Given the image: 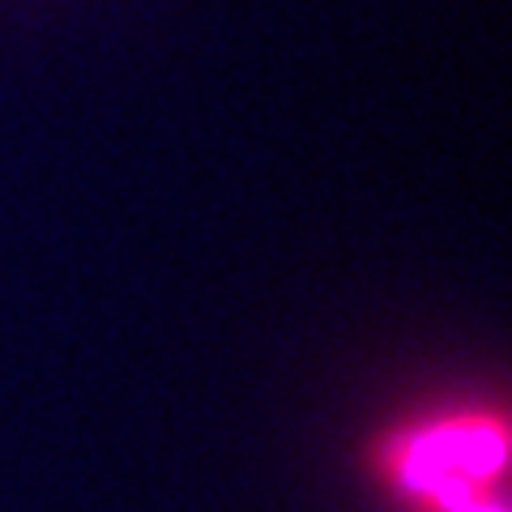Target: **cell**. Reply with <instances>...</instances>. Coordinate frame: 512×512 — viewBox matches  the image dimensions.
Here are the masks:
<instances>
[{"label":"cell","mask_w":512,"mask_h":512,"mask_svg":"<svg viewBox=\"0 0 512 512\" xmlns=\"http://www.w3.org/2000/svg\"><path fill=\"white\" fill-rule=\"evenodd\" d=\"M504 470V423L487 414L440 419L402 444L397 478L440 512H500L483 487Z\"/></svg>","instance_id":"6da1fadb"}]
</instances>
